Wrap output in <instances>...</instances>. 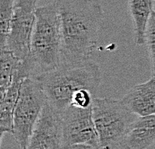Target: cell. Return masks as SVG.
Returning a JSON list of instances; mask_svg holds the SVG:
<instances>
[{
	"mask_svg": "<svg viewBox=\"0 0 155 149\" xmlns=\"http://www.w3.org/2000/svg\"><path fill=\"white\" fill-rule=\"evenodd\" d=\"M61 148H100L92 106L83 108L70 104L64 110Z\"/></svg>",
	"mask_w": 155,
	"mask_h": 149,
	"instance_id": "8992f818",
	"label": "cell"
},
{
	"mask_svg": "<svg viewBox=\"0 0 155 149\" xmlns=\"http://www.w3.org/2000/svg\"><path fill=\"white\" fill-rule=\"evenodd\" d=\"M155 144V114L138 116L120 148L145 149Z\"/></svg>",
	"mask_w": 155,
	"mask_h": 149,
	"instance_id": "30bf717a",
	"label": "cell"
},
{
	"mask_svg": "<svg viewBox=\"0 0 155 149\" xmlns=\"http://www.w3.org/2000/svg\"><path fill=\"white\" fill-rule=\"evenodd\" d=\"M62 32L55 1L36 8L31 38V56L41 72L53 70L62 63Z\"/></svg>",
	"mask_w": 155,
	"mask_h": 149,
	"instance_id": "3957f363",
	"label": "cell"
},
{
	"mask_svg": "<svg viewBox=\"0 0 155 149\" xmlns=\"http://www.w3.org/2000/svg\"><path fill=\"white\" fill-rule=\"evenodd\" d=\"M15 0H0V48L6 45L14 14Z\"/></svg>",
	"mask_w": 155,
	"mask_h": 149,
	"instance_id": "4fadbf2b",
	"label": "cell"
},
{
	"mask_svg": "<svg viewBox=\"0 0 155 149\" xmlns=\"http://www.w3.org/2000/svg\"><path fill=\"white\" fill-rule=\"evenodd\" d=\"M92 116L100 148H120L131 125L138 116L123 103L113 98H94Z\"/></svg>",
	"mask_w": 155,
	"mask_h": 149,
	"instance_id": "277c9868",
	"label": "cell"
},
{
	"mask_svg": "<svg viewBox=\"0 0 155 149\" xmlns=\"http://www.w3.org/2000/svg\"><path fill=\"white\" fill-rule=\"evenodd\" d=\"M45 92L47 101L63 113L80 89L95 93L102 82L100 67L90 59L81 63H62L53 70L36 74Z\"/></svg>",
	"mask_w": 155,
	"mask_h": 149,
	"instance_id": "7a4b0ae2",
	"label": "cell"
},
{
	"mask_svg": "<svg viewBox=\"0 0 155 149\" xmlns=\"http://www.w3.org/2000/svg\"><path fill=\"white\" fill-rule=\"evenodd\" d=\"M63 136V113L46 101L34 125L28 149L61 148Z\"/></svg>",
	"mask_w": 155,
	"mask_h": 149,
	"instance_id": "ba28073f",
	"label": "cell"
},
{
	"mask_svg": "<svg viewBox=\"0 0 155 149\" xmlns=\"http://www.w3.org/2000/svg\"><path fill=\"white\" fill-rule=\"evenodd\" d=\"M38 0H15L10 32L6 45L21 60L31 59V38Z\"/></svg>",
	"mask_w": 155,
	"mask_h": 149,
	"instance_id": "52a82bcc",
	"label": "cell"
},
{
	"mask_svg": "<svg viewBox=\"0 0 155 149\" xmlns=\"http://www.w3.org/2000/svg\"><path fill=\"white\" fill-rule=\"evenodd\" d=\"M62 32V62L81 63L97 46L104 10L93 0H55Z\"/></svg>",
	"mask_w": 155,
	"mask_h": 149,
	"instance_id": "6da1fadb",
	"label": "cell"
},
{
	"mask_svg": "<svg viewBox=\"0 0 155 149\" xmlns=\"http://www.w3.org/2000/svg\"><path fill=\"white\" fill-rule=\"evenodd\" d=\"M47 101L40 82L34 76L23 79L13 118V136L19 147L28 149L34 125Z\"/></svg>",
	"mask_w": 155,
	"mask_h": 149,
	"instance_id": "5b68a950",
	"label": "cell"
},
{
	"mask_svg": "<svg viewBox=\"0 0 155 149\" xmlns=\"http://www.w3.org/2000/svg\"><path fill=\"white\" fill-rule=\"evenodd\" d=\"M23 79L16 77L4 93L0 101V145L5 133H13V118L17 103L19 89Z\"/></svg>",
	"mask_w": 155,
	"mask_h": 149,
	"instance_id": "7c38bea8",
	"label": "cell"
},
{
	"mask_svg": "<svg viewBox=\"0 0 155 149\" xmlns=\"http://www.w3.org/2000/svg\"><path fill=\"white\" fill-rule=\"evenodd\" d=\"M144 44L146 45L148 55H149L151 75L155 77V11L147 24Z\"/></svg>",
	"mask_w": 155,
	"mask_h": 149,
	"instance_id": "5bb4252c",
	"label": "cell"
},
{
	"mask_svg": "<svg viewBox=\"0 0 155 149\" xmlns=\"http://www.w3.org/2000/svg\"><path fill=\"white\" fill-rule=\"evenodd\" d=\"M121 100L137 116L155 114V77L134 85Z\"/></svg>",
	"mask_w": 155,
	"mask_h": 149,
	"instance_id": "9c48e42d",
	"label": "cell"
},
{
	"mask_svg": "<svg viewBox=\"0 0 155 149\" xmlns=\"http://www.w3.org/2000/svg\"><path fill=\"white\" fill-rule=\"evenodd\" d=\"M155 0H128V11L132 19L134 42L136 45L145 43V32L149 19L154 13Z\"/></svg>",
	"mask_w": 155,
	"mask_h": 149,
	"instance_id": "8fae6325",
	"label": "cell"
},
{
	"mask_svg": "<svg viewBox=\"0 0 155 149\" xmlns=\"http://www.w3.org/2000/svg\"><path fill=\"white\" fill-rule=\"evenodd\" d=\"M93 93L88 90V89H80L77 92H75V94L72 97L71 104L75 105L78 107H90L93 103Z\"/></svg>",
	"mask_w": 155,
	"mask_h": 149,
	"instance_id": "9a60e30c",
	"label": "cell"
}]
</instances>
